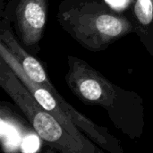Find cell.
Here are the masks:
<instances>
[{"label":"cell","instance_id":"obj_1","mask_svg":"<svg viewBox=\"0 0 153 153\" xmlns=\"http://www.w3.org/2000/svg\"><path fill=\"white\" fill-rule=\"evenodd\" d=\"M0 85L22 109L35 132L43 141L65 153L94 152L91 144L74 138L52 114L37 102L19 77L2 58L0 61Z\"/></svg>","mask_w":153,"mask_h":153},{"label":"cell","instance_id":"obj_2","mask_svg":"<svg viewBox=\"0 0 153 153\" xmlns=\"http://www.w3.org/2000/svg\"><path fill=\"white\" fill-rule=\"evenodd\" d=\"M0 56L1 58L19 77L37 102L45 110L52 114L74 138L82 143H90L84 139V137L76 128L75 126H78L82 130L87 132L91 137H93L99 143L104 146L108 145V139L100 132V130L89 119L82 116L78 111L65 102V100H63L55 90L53 85L47 89L39 83L32 81L24 72L21 64L13 56V54L3 41L0 42Z\"/></svg>","mask_w":153,"mask_h":153},{"label":"cell","instance_id":"obj_3","mask_svg":"<svg viewBox=\"0 0 153 153\" xmlns=\"http://www.w3.org/2000/svg\"><path fill=\"white\" fill-rule=\"evenodd\" d=\"M15 14L23 42L35 45L42 36L46 22V1L21 0Z\"/></svg>","mask_w":153,"mask_h":153},{"label":"cell","instance_id":"obj_4","mask_svg":"<svg viewBox=\"0 0 153 153\" xmlns=\"http://www.w3.org/2000/svg\"><path fill=\"white\" fill-rule=\"evenodd\" d=\"M69 82L75 93L85 100L100 104L108 100V82L86 66L74 65Z\"/></svg>","mask_w":153,"mask_h":153},{"label":"cell","instance_id":"obj_5","mask_svg":"<svg viewBox=\"0 0 153 153\" xmlns=\"http://www.w3.org/2000/svg\"><path fill=\"white\" fill-rule=\"evenodd\" d=\"M0 39L1 41H3L10 49V51L13 54V56L21 64L24 72L32 81L39 83L47 89L52 85V83L47 78L46 72L43 66L36 58L31 56L24 50L23 48L20 46V44L13 39L9 30H3L0 35Z\"/></svg>","mask_w":153,"mask_h":153},{"label":"cell","instance_id":"obj_6","mask_svg":"<svg viewBox=\"0 0 153 153\" xmlns=\"http://www.w3.org/2000/svg\"><path fill=\"white\" fill-rule=\"evenodd\" d=\"M94 25L96 30L100 35L108 39L118 37L131 29L130 22L108 13L97 16Z\"/></svg>","mask_w":153,"mask_h":153},{"label":"cell","instance_id":"obj_7","mask_svg":"<svg viewBox=\"0 0 153 153\" xmlns=\"http://www.w3.org/2000/svg\"><path fill=\"white\" fill-rule=\"evenodd\" d=\"M135 15L143 25H148L153 19L152 0H137L135 4Z\"/></svg>","mask_w":153,"mask_h":153},{"label":"cell","instance_id":"obj_8","mask_svg":"<svg viewBox=\"0 0 153 153\" xmlns=\"http://www.w3.org/2000/svg\"><path fill=\"white\" fill-rule=\"evenodd\" d=\"M106 2L113 8L117 10H122L128 5L130 0H106Z\"/></svg>","mask_w":153,"mask_h":153},{"label":"cell","instance_id":"obj_9","mask_svg":"<svg viewBox=\"0 0 153 153\" xmlns=\"http://www.w3.org/2000/svg\"><path fill=\"white\" fill-rule=\"evenodd\" d=\"M25 143L27 145H30L29 146V149L27 152H34L35 151V146L38 144V141H37V138H28L25 142Z\"/></svg>","mask_w":153,"mask_h":153}]
</instances>
